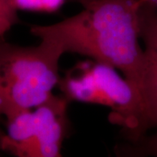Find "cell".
I'll return each instance as SVG.
<instances>
[{"mask_svg": "<svg viewBox=\"0 0 157 157\" xmlns=\"http://www.w3.org/2000/svg\"><path fill=\"white\" fill-rule=\"evenodd\" d=\"M68 101L100 105L110 109L109 120L121 127L132 143L139 139L141 104L135 86L117 69L87 59L69 69L59 85Z\"/></svg>", "mask_w": 157, "mask_h": 157, "instance_id": "cell-3", "label": "cell"}, {"mask_svg": "<svg viewBox=\"0 0 157 157\" xmlns=\"http://www.w3.org/2000/svg\"><path fill=\"white\" fill-rule=\"evenodd\" d=\"M118 155H153L157 156V131L148 137H142L140 140L130 144L116 147Z\"/></svg>", "mask_w": 157, "mask_h": 157, "instance_id": "cell-6", "label": "cell"}, {"mask_svg": "<svg viewBox=\"0 0 157 157\" xmlns=\"http://www.w3.org/2000/svg\"><path fill=\"white\" fill-rule=\"evenodd\" d=\"M39 39L35 46L0 39V113L6 119L40 106L59 85V64L65 52L54 41Z\"/></svg>", "mask_w": 157, "mask_h": 157, "instance_id": "cell-2", "label": "cell"}, {"mask_svg": "<svg viewBox=\"0 0 157 157\" xmlns=\"http://www.w3.org/2000/svg\"><path fill=\"white\" fill-rule=\"evenodd\" d=\"M67 0H14L17 11L53 13L59 11Z\"/></svg>", "mask_w": 157, "mask_h": 157, "instance_id": "cell-7", "label": "cell"}, {"mask_svg": "<svg viewBox=\"0 0 157 157\" xmlns=\"http://www.w3.org/2000/svg\"><path fill=\"white\" fill-rule=\"evenodd\" d=\"M64 95H52L34 110L7 120V134L0 135V148L18 157H59L68 133V105Z\"/></svg>", "mask_w": 157, "mask_h": 157, "instance_id": "cell-4", "label": "cell"}, {"mask_svg": "<svg viewBox=\"0 0 157 157\" xmlns=\"http://www.w3.org/2000/svg\"><path fill=\"white\" fill-rule=\"evenodd\" d=\"M141 0H90L78 13L50 25H33L31 33L117 69L140 95L144 50L140 45Z\"/></svg>", "mask_w": 157, "mask_h": 157, "instance_id": "cell-1", "label": "cell"}, {"mask_svg": "<svg viewBox=\"0 0 157 157\" xmlns=\"http://www.w3.org/2000/svg\"><path fill=\"white\" fill-rule=\"evenodd\" d=\"M0 115H1V113H0Z\"/></svg>", "mask_w": 157, "mask_h": 157, "instance_id": "cell-10", "label": "cell"}, {"mask_svg": "<svg viewBox=\"0 0 157 157\" xmlns=\"http://www.w3.org/2000/svg\"><path fill=\"white\" fill-rule=\"evenodd\" d=\"M17 11L14 0H0V39L19 21Z\"/></svg>", "mask_w": 157, "mask_h": 157, "instance_id": "cell-8", "label": "cell"}, {"mask_svg": "<svg viewBox=\"0 0 157 157\" xmlns=\"http://www.w3.org/2000/svg\"><path fill=\"white\" fill-rule=\"evenodd\" d=\"M140 36L144 45V68L140 88L138 140L148 130L157 128V10L143 2L140 11Z\"/></svg>", "mask_w": 157, "mask_h": 157, "instance_id": "cell-5", "label": "cell"}, {"mask_svg": "<svg viewBox=\"0 0 157 157\" xmlns=\"http://www.w3.org/2000/svg\"><path fill=\"white\" fill-rule=\"evenodd\" d=\"M143 3H145L148 6H152L154 8H155L157 10V0H141Z\"/></svg>", "mask_w": 157, "mask_h": 157, "instance_id": "cell-9", "label": "cell"}]
</instances>
